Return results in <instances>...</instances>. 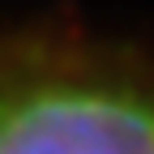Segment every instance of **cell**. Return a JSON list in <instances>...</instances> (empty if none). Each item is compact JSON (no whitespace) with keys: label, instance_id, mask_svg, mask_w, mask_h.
I'll list each match as a JSON object with an SVG mask.
<instances>
[{"label":"cell","instance_id":"6da1fadb","mask_svg":"<svg viewBox=\"0 0 154 154\" xmlns=\"http://www.w3.org/2000/svg\"><path fill=\"white\" fill-rule=\"evenodd\" d=\"M0 154H154V69L90 38H5Z\"/></svg>","mask_w":154,"mask_h":154}]
</instances>
